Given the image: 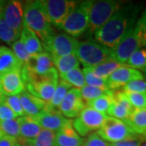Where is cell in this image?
Instances as JSON below:
<instances>
[{
  "mask_svg": "<svg viewBox=\"0 0 146 146\" xmlns=\"http://www.w3.org/2000/svg\"><path fill=\"white\" fill-rule=\"evenodd\" d=\"M142 7V3L125 1L109 21L94 33L95 40L114 52L127 31L140 16Z\"/></svg>",
  "mask_w": 146,
  "mask_h": 146,
  "instance_id": "1",
  "label": "cell"
},
{
  "mask_svg": "<svg viewBox=\"0 0 146 146\" xmlns=\"http://www.w3.org/2000/svg\"><path fill=\"white\" fill-rule=\"evenodd\" d=\"M146 47V5L136 22L129 28L113 52L117 63L125 64L130 55L137 50Z\"/></svg>",
  "mask_w": 146,
  "mask_h": 146,
  "instance_id": "2",
  "label": "cell"
},
{
  "mask_svg": "<svg viewBox=\"0 0 146 146\" xmlns=\"http://www.w3.org/2000/svg\"><path fill=\"white\" fill-rule=\"evenodd\" d=\"M24 25L36 34L42 45L56 33L47 17L42 1L40 0L25 2Z\"/></svg>",
  "mask_w": 146,
  "mask_h": 146,
  "instance_id": "3",
  "label": "cell"
},
{
  "mask_svg": "<svg viewBox=\"0 0 146 146\" xmlns=\"http://www.w3.org/2000/svg\"><path fill=\"white\" fill-rule=\"evenodd\" d=\"M76 56L84 68L94 67L114 60L113 51L94 40L79 42Z\"/></svg>",
  "mask_w": 146,
  "mask_h": 146,
  "instance_id": "4",
  "label": "cell"
},
{
  "mask_svg": "<svg viewBox=\"0 0 146 146\" xmlns=\"http://www.w3.org/2000/svg\"><path fill=\"white\" fill-rule=\"evenodd\" d=\"M25 90L48 103L57 87L59 76L56 69L43 76L22 77Z\"/></svg>",
  "mask_w": 146,
  "mask_h": 146,
  "instance_id": "5",
  "label": "cell"
},
{
  "mask_svg": "<svg viewBox=\"0 0 146 146\" xmlns=\"http://www.w3.org/2000/svg\"><path fill=\"white\" fill-rule=\"evenodd\" d=\"M93 3L94 1L90 0L77 2L61 29L73 37L82 35L89 25V12Z\"/></svg>",
  "mask_w": 146,
  "mask_h": 146,
  "instance_id": "6",
  "label": "cell"
},
{
  "mask_svg": "<svg viewBox=\"0 0 146 146\" xmlns=\"http://www.w3.org/2000/svg\"><path fill=\"white\" fill-rule=\"evenodd\" d=\"M125 1L103 0L94 2L89 12V25L86 29L88 35L94 34L109 21V19L124 3Z\"/></svg>",
  "mask_w": 146,
  "mask_h": 146,
  "instance_id": "7",
  "label": "cell"
},
{
  "mask_svg": "<svg viewBox=\"0 0 146 146\" xmlns=\"http://www.w3.org/2000/svg\"><path fill=\"white\" fill-rule=\"evenodd\" d=\"M104 141L110 144L125 140L134 133L126 121L107 116L102 126L97 131Z\"/></svg>",
  "mask_w": 146,
  "mask_h": 146,
  "instance_id": "8",
  "label": "cell"
},
{
  "mask_svg": "<svg viewBox=\"0 0 146 146\" xmlns=\"http://www.w3.org/2000/svg\"><path fill=\"white\" fill-rule=\"evenodd\" d=\"M107 115L85 106L77 118L72 121L73 127L80 136H85L94 131L99 130Z\"/></svg>",
  "mask_w": 146,
  "mask_h": 146,
  "instance_id": "9",
  "label": "cell"
},
{
  "mask_svg": "<svg viewBox=\"0 0 146 146\" xmlns=\"http://www.w3.org/2000/svg\"><path fill=\"white\" fill-rule=\"evenodd\" d=\"M79 42L67 33H55L42 45L44 50L51 57H61L76 54Z\"/></svg>",
  "mask_w": 146,
  "mask_h": 146,
  "instance_id": "10",
  "label": "cell"
},
{
  "mask_svg": "<svg viewBox=\"0 0 146 146\" xmlns=\"http://www.w3.org/2000/svg\"><path fill=\"white\" fill-rule=\"evenodd\" d=\"M77 2L70 0H45L42 1L47 17L52 26L61 27L72 13Z\"/></svg>",
  "mask_w": 146,
  "mask_h": 146,
  "instance_id": "11",
  "label": "cell"
},
{
  "mask_svg": "<svg viewBox=\"0 0 146 146\" xmlns=\"http://www.w3.org/2000/svg\"><path fill=\"white\" fill-rule=\"evenodd\" d=\"M54 64L51 55L46 51L31 56L29 60L21 68L22 77L43 76L53 71Z\"/></svg>",
  "mask_w": 146,
  "mask_h": 146,
  "instance_id": "12",
  "label": "cell"
},
{
  "mask_svg": "<svg viewBox=\"0 0 146 146\" xmlns=\"http://www.w3.org/2000/svg\"><path fill=\"white\" fill-rule=\"evenodd\" d=\"M24 2L11 0L5 2L1 16L9 26L19 33H21L24 25Z\"/></svg>",
  "mask_w": 146,
  "mask_h": 146,
  "instance_id": "13",
  "label": "cell"
},
{
  "mask_svg": "<svg viewBox=\"0 0 146 146\" xmlns=\"http://www.w3.org/2000/svg\"><path fill=\"white\" fill-rule=\"evenodd\" d=\"M143 73L127 65H123L110 76L106 80L108 89L110 90L123 88L131 81L137 80H144Z\"/></svg>",
  "mask_w": 146,
  "mask_h": 146,
  "instance_id": "14",
  "label": "cell"
},
{
  "mask_svg": "<svg viewBox=\"0 0 146 146\" xmlns=\"http://www.w3.org/2000/svg\"><path fill=\"white\" fill-rule=\"evenodd\" d=\"M85 106L86 105L81 98L80 90L72 88L66 94L58 110L66 119H70L77 118Z\"/></svg>",
  "mask_w": 146,
  "mask_h": 146,
  "instance_id": "15",
  "label": "cell"
},
{
  "mask_svg": "<svg viewBox=\"0 0 146 146\" xmlns=\"http://www.w3.org/2000/svg\"><path fill=\"white\" fill-rule=\"evenodd\" d=\"M0 87L4 96L19 95L25 90L21 69L14 70L0 76Z\"/></svg>",
  "mask_w": 146,
  "mask_h": 146,
  "instance_id": "16",
  "label": "cell"
},
{
  "mask_svg": "<svg viewBox=\"0 0 146 146\" xmlns=\"http://www.w3.org/2000/svg\"><path fill=\"white\" fill-rule=\"evenodd\" d=\"M133 110V107L126 98L123 92L118 91L115 92L112 103L106 115L117 119L125 121L128 119Z\"/></svg>",
  "mask_w": 146,
  "mask_h": 146,
  "instance_id": "17",
  "label": "cell"
},
{
  "mask_svg": "<svg viewBox=\"0 0 146 146\" xmlns=\"http://www.w3.org/2000/svg\"><path fill=\"white\" fill-rule=\"evenodd\" d=\"M83 144L84 139L74 129L72 119H68L55 133L54 146H82Z\"/></svg>",
  "mask_w": 146,
  "mask_h": 146,
  "instance_id": "18",
  "label": "cell"
},
{
  "mask_svg": "<svg viewBox=\"0 0 146 146\" xmlns=\"http://www.w3.org/2000/svg\"><path fill=\"white\" fill-rule=\"evenodd\" d=\"M34 118L42 128L54 132L59 130L68 119L58 111V110H43L39 115L34 116Z\"/></svg>",
  "mask_w": 146,
  "mask_h": 146,
  "instance_id": "19",
  "label": "cell"
},
{
  "mask_svg": "<svg viewBox=\"0 0 146 146\" xmlns=\"http://www.w3.org/2000/svg\"><path fill=\"white\" fill-rule=\"evenodd\" d=\"M20 119V136L17 139L21 145H27L35 139L42 131L41 126L37 123L34 116L25 115L19 117Z\"/></svg>",
  "mask_w": 146,
  "mask_h": 146,
  "instance_id": "20",
  "label": "cell"
},
{
  "mask_svg": "<svg viewBox=\"0 0 146 146\" xmlns=\"http://www.w3.org/2000/svg\"><path fill=\"white\" fill-rule=\"evenodd\" d=\"M21 106L25 115L36 116L45 109L46 102L32 95L26 90L20 94Z\"/></svg>",
  "mask_w": 146,
  "mask_h": 146,
  "instance_id": "21",
  "label": "cell"
},
{
  "mask_svg": "<svg viewBox=\"0 0 146 146\" xmlns=\"http://www.w3.org/2000/svg\"><path fill=\"white\" fill-rule=\"evenodd\" d=\"M20 40L23 43L27 53L30 56L36 55L44 51V48L40 39L25 25H23Z\"/></svg>",
  "mask_w": 146,
  "mask_h": 146,
  "instance_id": "22",
  "label": "cell"
},
{
  "mask_svg": "<svg viewBox=\"0 0 146 146\" xmlns=\"http://www.w3.org/2000/svg\"><path fill=\"white\" fill-rule=\"evenodd\" d=\"M23 64L16 58L12 50L6 46H0V76L6 73L22 68Z\"/></svg>",
  "mask_w": 146,
  "mask_h": 146,
  "instance_id": "23",
  "label": "cell"
},
{
  "mask_svg": "<svg viewBox=\"0 0 146 146\" xmlns=\"http://www.w3.org/2000/svg\"><path fill=\"white\" fill-rule=\"evenodd\" d=\"M125 121L134 133L146 137V108L134 109Z\"/></svg>",
  "mask_w": 146,
  "mask_h": 146,
  "instance_id": "24",
  "label": "cell"
},
{
  "mask_svg": "<svg viewBox=\"0 0 146 146\" xmlns=\"http://www.w3.org/2000/svg\"><path fill=\"white\" fill-rule=\"evenodd\" d=\"M54 68L57 70L58 76L61 77L66 73L75 68H79L80 62L76 54H69L61 57H52Z\"/></svg>",
  "mask_w": 146,
  "mask_h": 146,
  "instance_id": "25",
  "label": "cell"
},
{
  "mask_svg": "<svg viewBox=\"0 0 146 146\" xmlns=\"http://www.w3.org/2000/svg\"><path fill=\"white\" fill-rule=\"evenodd\" d=\"M71 89H72V87L68 82H66L62 79H59L52 98L48 103H46L44 110H53L58 109L61 102H63L64 97L66 96V94H68V92Z\"/></svg>",
  "mask_w": 146,
  "mask_h": 146,
  "instance_id": "26",
  "label": "cell"
},
{
  "mask_svg": "<svg viewBox=\"0 0 146 146\" xmlns=\"http://www.w3.org/2000/svg\"><path fill=\"white\" fill-rule=\"evenodd\" d=\"M125 64H121L119 63H117L115 60L108 61L106 63H101L99 65L94 66V67H90L88 68L89 71L94 74V76L99 77V78L107 80L110 76L117 70L120 67L123 66Z\"/></svg>",
  "mask_w": 146,
  "mask_h": 146,
  "instance_id": "27",
  "label": "cell"
},
{
  "mask_svg": "<svg viewBox=\"0 0 146 146\" xmlns=\"http://www.w3.org/2000/svg\"><path fill=\"white\" fill-rule=\"evenodd\" d=\"M81 98L84 102L85 105L90 102L91 101L96 99L98 98H100L102 96L108 95V94L113 93V90L110 89H102L99 88H95L89 85H84L83 88L80 89Z\"/></svg>",
  "mask_w": 146,
  "mask_h": 146,
  "instance_id": "28",
  "label": "cell"
},
{
  "mask_svg": "<svg viewBox=\"0 0 146 146\" xmlns=\"http://www.w3.org/2000/svg\"><path fill=\"white\" fill-rule=\"evenodd\" d=\"M125 65L134 69H146V47L139 49L132 53L127 58Z\"/></svg>",
  "mask_w": 146,
  "mask_h": 146,
  "instance_id": "29",
  "label": "cell"
},
{
  "mask_svg": "<svg viewBox=\"0 0 146 146\" xmlns=\"http://www.w3.org/2000/svg\"><path fill=\"white\" fill-rule=\"evenodd\" d=\"M20 36H21V33L13 30L1 16L0 17V40L11 46L14 42L18 41Z\"/></svg>",
  "mask_w": 146,
  "mask_h": 146,
  "instance_id": "30",
  "label": "cell"
},
{
  "mask_svg": "<svg viewBox=\"0 0 146 146\" xmlns=\"http://www.w3.org/2000/svg\"><path fill=\"white\" fill-rule=\"evenodd\" d=\"M60 78L68 82L72 87H75V89H77L79 90L85 85L83 72L79 68L70 71Z\"/></svg>",
  "mask_w": 146,
  "mask_h": 146,
  "instance_id": "31",
  "label": "cell"
},
{
  "mask_svg": "<svg viewBox=\"0 0 146 146\" xmlns=\"http://www.w3.org/2000/svg\"><path fill=\"white\" fill-rule=\"evenodd\" d=\"M114 94H115V92L108 94V95H105V96L98 98L96 99L91 101L89 103H87L86 106L91 107L92 109L106 115L107 110H109L110 105L112 103V101L114 98Z\"/></svg>",
  "mask_w": 146,
  "mask_h": 146,
  "instance_id": "32",
  "label": "cell"
},
{
  "mask_svg": "<svg viewBox=\"0 0 146 146\" xmlns=\"http://www.w3.org/2000/svg\"><path fill=\"white\" fill-rule=\"evenodd\" d=\"M55 133L52 131L42 128L39 135L27 145L29 146H54Z\"/></svg>",
  "mask_w": 146,
  "mask_h": 146,
  "instance_id": "33",
  "label": "cell"
},
{
  "mask_svg": "<svg viewBox=\"0 0 146 146\" xmlns=\"http://www.w3.org/2000/svg\"><path fill=\"white\" fill-rule=\"evenodd\" d=\"M0 127L4 136H8L18 139L20 136V119L19 118L15 119L0 121Z\"/></svg>",
  "mask_w": 146,
  "mask_h": 146,
  "instance_id": "34",
  "label": "cell"
},
{
  "mask_svg": "<svg viewBox=\"0 0 146 146\" xmlns=\"http://www.w3.org/2000/svg\"><path fill=\"white\" fill-rule=\"evenodd\" d=\"M82 72H83L84 81H85L86 85L102 89H109L108 86H107L106 80L99 78V77L94 76V74L89 71L88 68H84Z\"/></svg>",
  "mask_w": 146,
  "mask_h": 146,
  "instance_id": "35",
  "label": "cell"
},
{
  "mask_svg": "<svg viewBox=\"0 0 146 146\" xmlns=\"http://www.w3.org/2000/svg\"><path fill=\"white\" fill-rule=\"evenodd\" d=\"M3 103H5L18 117H23L25 115L21 106L20 94L14 96H5Z\"/></svg>",
  "mask_w": 146,
  "mask_h": 146,
  "instance_id": "36",
  "label": "cell"
},
{
  "mask_svg": "<svg viewBox=\"0 0 146 146\" xmlns=\"http://www.w3.org/2000/svg\"><path fill=\"white\" fill-rule=\"evenodd\" d=\"M133 109L146 108V95L136 93H123Z\"/></svg>",
  "mask_w": 146,
  "mask_h": 146,
  "instance_id": "37",
  "label": "cell"
},
{
  "mask_svg": "<svg viewBox=\"0 0 146 146\" xmlns=\"http://www.w3.org/2000/svg\"><path fill=\"white\" fill-rule=\"evenodd\" d=\"M11 50L12 52L14 53L15 56L16 58L21 62L23 65L25 63H26L29 58H30V55L27 53L25 48L24 46L23 43L21 42V40H18L16 42H14L12 45H11Z\"/></svg>",
  "mask_w": 146,
  "mask_h": 146,
  "instance_id": "38",
  "label": "cell"
},
{
  "mask_svg": "<svg viewBox=\"0 0 146 146\" xmlns=\"http://www.w3.org/2000/svg\"><path fill=\"white\" fill-rule=\"evenodd\" d=\"M123 93H136L146 95V81L144 80H137L131 81L122 88Z\"/></svg>",
  "mask_w": 146,
  "mask_h": 146,
  "instance_id": "39",
  "label": "cell"
},
{
  "mask_svg": "<svg viewBox=\"0 0 146 146\" xmlns=\"http://www.w3.org/2000/svg\"><path fill=\"white\" fill-rule=\"evenodd\" d=\"M145 141H146V137L145 136L133 134L123 141L110 144V146H141Z\"/></svg>",
  "mask_w": 146,
  "mask_h": 146,
  "instance_id": "40",
  "label": "cell"
},
{
  "mask_svg": "<svg viewBox=\"0 0 146 146\" xmlns=\"http://www.w3.org/2000/svg\"><path fill=\"white\" fill-rule=\"evenodd\" d=\"M82 146H110V144L104 141L97 132H94L86 139H84Z\"/></svg>",
  "mask_w": 146,
  "mask_h": 146,
  "instance_id": "41",
  "label": "cell"
},
{
  "mask_svg": "<svg viewBox=\"0 0 146 146\" xmlns=\"http://www.w3.org/2000/svg\"><path fill=\"white\" fill-rule=\"evenodd\" d=\"M17 118L18 116L5 103L3 102L0 104V121L15 119Z\"/></svg>",
  "mask_w": 146,
  "mask_h": 146,
  "instance_id": "42",
  "label": "cell"
},
{
  "mask_svg": "<svg viewBox=\"0 0 146 146\" xmlns=\"http://www.w3.org/2000/svg\"><path fill=\"white\" fill-rule=\"evenodd\" d=\"M0 146H21L17 139L8 136H3L0 138Z\"/></svg>",
  "mask_w": 146,
  "mask_h": 146,
  "instance_id": "43",
  "label": "cell"
},
{
  "mask_svg": "<svg viewBox=\"0 0 146 146\" xmlns=\"http://www.w3.org/2000/svg\"><path fill=\"white\" fill-rule=\"evenodd\" d=\"M4 4H5V1H1L0 0V17H1V14H2V11H3V8Z\"/></svg>",
  "mask_w": 146,
  "mask_h": 146,
  "instance_id": "44",
  "label": "cell"
},
{
  "mask_svg": "<svg viewBox=\"0 0 146 146\" xmlns=\"http://www.w3.org/2000/svg\"><path fill=\"white\" fill-rule=\"evenodd\" d=\"M5 96L3 95V94L2 93V90H1V87H0V104L3 102V100H4Z\"/></svg>",
  "mask_w": 146,
  "mask_h": 146,
  "instance_id": "45",
  "label": "cell"
},
{
  "mask_svg": "<svg viewBox=\"0 0 146 146\" xmlns=\"http://www.w3.org/2000/svg\"><path fill=\"white\" fill-rule=\"evenodd\" d=\"M3 136H4V134H3V131H2V129H1V127H0V138H1V137H3Z\"/></svg>",
  "mask_w": 146,
  "mask_h": 146,
  "instance_id": "46",
  "label": "cell"
},
{
  "mask_svg": "<svg viewBox=\"0 0 146 146\" xmlns=\"http://www.w3.org/2000/svg\"><path fill=\"white\" fill-rule=\"evenodd\" d=\"M141 146H146V141H145V142H144V143H143V144H142Z\"/></svg>",
  "mask_w": 146,
  "mask_h": 146,
  "instance_id": "47",
  "label": "cell"
},
{
  "mask_svg": "<svg viewBox=\"0 0 146 146\" xmlns=\"http://www.w3.org/2000/svg\"><path fill=\"white\" fill-rule=\"evenodd\" d=\"M21 146H29V145H21Z\"/></svg>",
  "mask_w": 146,
  "mask_h": 146,
  "instance_id": "48",
  "label": "cell"
}]
</instances>
